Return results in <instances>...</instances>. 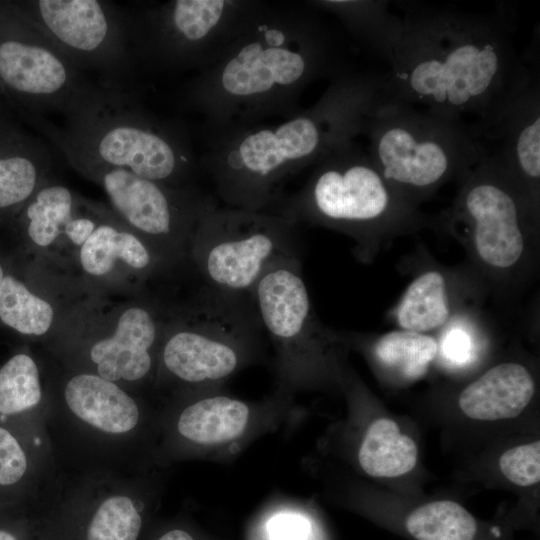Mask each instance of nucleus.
I'll return each mask as SVG.
<instances>
[{"label":"nucleus","mask_w":540,"mask_h":540,"mask_svg":"<svg viewBox=\"0 0 540 540\" xmlns=\"http://www.w3.org/2000/svg\"><path fill=\"white\" fill-rule=\"evenodd\" d=\"M457 184L438 223L465 245L479 278L501 286L525 280L538 254L539 213L489 151Z\"/></svg>","instance_id":"7"},{"label":"nucleus","mask_w":540,"mask_h":540,"mask_svg":"<svg viewBox=\"0 0 540 540\" xmlns=\"http://www.w3.org/2000/svg\"><path fill=\"white\" fill-rule=\"evenodd\" d=\"M362 134L384 178L417 207L446 183L458 182L489 151L463 120L389 97L367 118Z\"/></svg>","instance_id":"6"},{"label":"nucleus","mask_w":540,"mask_h":540,"mask_svg":"<svg viewBox=\"0 0 540 540\" xmlns=\"http://www.w3.org/2000/svg\"><path fill=\"white\" fill-rule=\"evenodd\" d=\"M310 1H257L220 57L185 86L182 100L207 138L300 111L315 81L347 70L341 46Z\"/></svg>","instance_id":"2"},{"label":"nucleus","mask_w":540,"mask_h":540,"mask_svg":"<svg viewBox=\"0 0 540 540\" xmlns=\"http://www.w3.org/2000/svg\"><path fill=\"white\" fill-rule=\"evenodd\" d=\"M26 16L81 70L123 85L137 60L130 17L100 0H37Z\"/></svg>","instance_id":"10"},{"label":"nucleus","mask_w":540,"mask_h":540,"mask_svg":"<svg viewBox=\"0 0 540 540\" xmlns=\"http://www.w3.org/2000/svg\"><path fill=\"white\" fill-rule=\"evenodd\" d=\"M42 397L33 359L18 354L0 369V413L15 414L36 406Z\"/></svg>","instance_id":"28"},{"label":"nucleus","mask_w":540,"mask_h":540,"mask_svg":"<svg viewBox=\"0 0 540 540\" xmlns=\"http://www.w3.org/2000/svg\"><path fill=\"white\" fill-rule=\"evenodd\" d=\"M417 458L414 441L388 418H379L369 426L358 453L361 468L377 478L404 475L415 467Z\"/></svg>","instance_id":"21"},{"label":"nucleus","mask_w":540,"mask_h":540,"mask_svg":"<svg viewBox=\"0 0 540 540\" xmlns=\"http://www.w3.org/2000/svg\"><path fill=\"white\" fill-rule=\"evenodd\" d=\"M439 342L431 334L392 330L371 343V355L381 368L402 381L425 375L439 353Z\"/></svg>","instance_id":"22"},{"label":"nucleus","mask_w":540,"mask_h":540,"mask_svg":"<svg viewBox=\"0 0 540 540\" xmlns=\"http://www.w3.org/2000/svg\"><path fill=\"white\" fill-rule=\"evenodd\" d=\"M51 305L32 294L24 284L4 276L0 286V319L18 332L42 335L53 322Z\"/></svg>","instance_id":"26"},{"label":"nucleus","mask_w":540,"mask_h":540,"mask_svg":"<svg viewBox=\"0 0 540 540\" xmlns=\"http://www.w3.org/2000/svg\"><path fill=\"white\" fill-rule=\"evenodd\" d=\"M268 212L349 236L362 262L393 238L438 224L394 189L354 140L317 162L305 184Z\"/></svg>","instance_id":"4"},{"label":"nucleus","mask_w":540,"mask_h":540,"mask_svg":"<svg viewBox=\"0 0 540 540\" xmlns=\"http://www.w3.org/2000/svg\"><path fill=\"white\" fill-rule=\"evenodd\" d=\"M63 115L62 128L44 131L71 165L123 169L166 185L196 167L185 133L147 112L123 85L90 84Z\"/></svg>","instance_id":"5"},{"label":"nucleus","mask_w":540,"mask_h":540,"mask_svg":"<svg viewBox=\"0 0 540 540\" xmlns=\"http://www.w3.org/2000/svg\"><path fill=\"white\" fill-rule=\"evenodd\" d=\"M249 406L239 399L212 395L187 406L178 418L180 435L200 445H219L239 438L249 422Z\"/></svg>","instance_id":"20"},{"label":"nucleus","mask_w":540,"mask_h":540,"mask_svg":"<svg viewBox=\"0 0 540 540\" xmlns=\"http://www.w3.org/2000/svg\"><path fill=\"white\" fill-rule=\"evenodd\" d=\"M0 79L43 112L64 113L91 84L27 16L22 35L0 42Z\"/></svg>","instance_id":"13"},{"label":"nucleus","mask_w":540,"mask_h":540,"mask_svg":"<svg viewBox=\"0 0 540 540\" xmlns=\"http://www.w3.org/2000/svg\"><path fill=\"white\" fill-rule=\"evenodd\" d=\"M310 3L336 17L359 44L388 62L402 30V17L384 0H319Z\"/></svg>","instance_id":"19"},{"label":"nucleus","mask_w":540,"mask_h":540,"mask_svg":"<svg viewBox=\"0 0 540 540\" xmlns=\"http://www.w3.org/2000/svg\"><path fill=\"white\" fill-rule=\"evenodd\" d=\"M387 98L382 75L347 70L312 106L283 121L207 138L200 165L226 206L269 211L286 180L362 134L367 118Z\"/></svg>","instance_id":"3"},{"label":"nucleus","mask_w":540,"mask_h":540,"mask_svg":"<svg viewBox=\"0 0 540 540\" xmlns=\"http://www.w3.org/2000/svg\"><path fill=\"white\" fill-rule=\"evenodd\" d=\"M74 213V211H73ZM95 222L88 217H72L65 224L63 232L74 244L83 245L95 230Z\"/></svg>","instance_id":"33"},{"label":"nucleus","mask_w":540,"mask_h":540,"mask_svg":"<svg viewBox=\"0 0 540 540\" xmlns=\"http://www.w3.org/2000/svg\"><path fill=\"white\" fill-rule=\"evenodd\" d=\"M159 540H194V539L187 532L180 529H174L165 533L163 536L159 538Z\"/></svg>","instance_id":"34"},{"label":"nucleus","mask_w":540,"mask_h":540,"mask_svg":"<svg viewBox=\"0 0 540 540\" xmlns=\"http://www.w3.org/2000/svg\"><path fill=\"white\" fill-rule=\"evenodd\" d=\"M101 182L116 211L139 232L158 239L192 236L196 223L213 200L139 177L127 170L94 164H72Z\"/></svg>","instance_id":"12"},{"label":"nucleus","mask_w":540,"mask_h":540,"mask_svg":"<svg viewBox=\"0 0 540 540\" xmlns=\"http://www.w3.org/2000/svg\"><path fill=\"white\" fill-rule=\"evenodd\" d=\"M141 523L133 500L114 495L97 508L87 529V540H137Z\"/></svg>","instance_id":"29"},{"label":"nucleus","mask_w":540,"mask_h":540,"mask_svg":"<svg viewBox=\"0 0 540 540\" xmlns=\"http://www.w3.org/2000/svg\"><path fill=\"white\" fill-rule=\"evenodd\" d=\"M498 144L490 154L539 213L540 201V79L534 67L526 88L511 103L491 134Z\"/></svg>","instance_id":"14"},{"label":"nucleus","mask_w":540,"mask_h":540,"mask_svg":"<svg viewBox=\"0 0 540 540\" xmlns=\"http://www.w3.org/2000/svg\"><path fill=\"white\" fill-rule=\"evenodd\" d=\"M298 228L276 213L219 207L213 199L202 211L191 242L210 288L249 297L270 265L299 257Z\"/></svg>","instance_id":"8"},{"label":"nucleus","mask_w":540,"mask_h":540,"mask_svg":"<svg viewBox=\"0 0 540 540\" xmlns=\"http://www.w3.org/2000/svg\"><path fill=\"white\" fill-rule=\"evenodd\" d=\"M406 528L417 540H473L477 524L460 504L441 500L415 509L406 519Z\"/></svg>","instance_id":"24"},{"label":"nucleus","mask_w":540,"mask_h":540,"mask_svg":"<svg viewBox=\"0 0 540 540\" xmlns=\"http://www.w3.org/2000/svg\"><path fill=\"white\" fill-rule=\"evenodd\" d=\"M75 201L71 191L62 185H45L26 209L27 231L39 246H48L63 232L72 217Z\"/></svg>","instance_id":"27"},{"label":"nucleus","mask_w":540,"mask_h":540,"mask_svg":"<svg viewBox=\"0 0 540 540\" xmlns=\"http://www.w3.org/2000/svg\"><path fill=\"white\" fill-rule=\"evenodd\" d=\"M536 391L535 380L526 366L499 363L469 383L458 397L461 411L469 418L496 421L518 416Z\"/></svg>","instance_id":"17"},{"label":"nucleus","mask_w":540,"mask_h":540,"mask_svg":"<svg viewBox=\"0 0 540 540\" xmlns=\"http://www.w3.org/2000/svg\"><path fill=\"white\" fill-rule=\"evenodd\" d=\"M64 397L76 417L105 433H127L139 422V408L134 399L100 376H74L66 384Z\"/></svg>","instance_id":"18"},{"label":"nucleus","mask_w":540,"mask_h":540,"mask_svg":"<svg viewBox=\"0 0 540 540\" xmlns=\"http://www.w3.org/2000/svg\"><path fill=\"white\" fill-rule=\"evenodd\" d=\"M0 540H17L14 535L4 530H0Z\"/></svg>","instance_id":"35"},{"label":"nucleus","mask_w":540,"mask_h":540,"mask_svg":"<svg viewBox=\"0 0 540 540\" xmlns=\"http://www.w3.org/2000/svg\"><path fill=\"white\" fill-rule=\"evenodd\" d=\"M3 278H4V275H3V269H2V267L0 266V286H1V283H2Z\"/></svg>","instance_id":"36"},{"label":"nucleus","mask_w":540,"mask_h":540,"mask_svg":"<svg viewBox=\"0 0 540 540\" xmlns=\"http://www.w3.org/2000/svg\"><path fill=\"white\" fill-rule=\"evenodd\" d=\"M249 299L285 368L295 377L327 360L332 346L341 343L337 331L315 314L299 257L270 265L251 289Z\"/></svg>","instance_id":"11"},{"label":"nucleus","mask_w":540,"mask_h":540,"mask_svg":"<svg viewBox=\"0 0 540 540\" xmlns=\"http://www.w3.org/2000/svg\"><path fill=\"white\" fill-rule=\"evenodd\" d=\"M402 30L382 74L389 98L468 123L490 138L528 85L536 60L513 42L510 10L474 13L405 4Z\"/></svg>","instance_id":"1"},{"label":"nucleus","mask_w":540,"mask_h":540,"mask_svg":"<svg viewBox=\"0 0 540 540\" xmlns=\"http://www.w3.org/2000/svg\"><path fill=\"white\" fill-rule=\"evenodd\" d=\"M472 323L466 312L453 318L445 327L439 344V351L450 362L463 364L472 356L474 337Z\"/></svg>","instance_id":"31"},{"label":"nucleus","mask_w":540,"mask_h":540,"mask_svg":"<svg viewBox=\"0 0 540 540\" xmlns=\"http://www.w3.org/2000/svg\"><path fill=\"white\" fill-rule=\"evenodd\" d=\"M462 275L441 267L421 269L409 282L392 310L398 329L429 334L444 328L453 318L465 312L463 301L471 283Z\"/></svg>","instance_id":"15"},{"label":"nucleus","mask_w":540,"mask_h":540,"mask_svg":"<svg viewBox=\"0 0 540 540\" xmlns=\"http://www.w3.org/2000/svg\"><path fill=\"white\" fill-rule=\"evenodd\" d=\"M158 334L152 313L142 307L127 309L120 316L114 334L95 343L90 351L99 376L117 381H136L152 367L151 349Z\"/></svg>","instance_id":"16"},{"label":"nucleus","mask_w":540,"mask_h":540,"mask_svg":"<svg viewBox=\"0 0 540 540\" xmlns=\"http://www.w3.org/2000/svg\"><path fill=\"white\" fill-rule=\"evenodd\" d=\"M257 1L172 0L130 18L137 60L163 72L212 65L240 30Z\"/></svg>","instance_id":"9"},{"label":"nucleus","mask_w":540,"mask_h":540,"mask_svg":"<svg viewBox=\"0 0 540 540\" xmlns=\"http://www.w3.org/2000/svg\"><path fill=\"white\" fill-rule=\"evenodd\" d=\"M27 457L15 437L0 427V485L20 481L27 471Z\"/></svg>","instance_id":"32"},{"label":"nucleus","mask_w":540,"mask_h":540,"mask_svg":"<svg viewBox=\"0 0 540 540\" xmlns=\"http://www.w3.org/2000/svg\"><path fill=\"white\" fill-rule=\"evenodd\" d=\"M502 474L512 483L527 487L540 480V442L534 441L506 450L499 459Z\"/></svg>","instance_id":"30"},{"label":"nucleus","mask_w":540,"mask_h":540,"mask_svg":"<svg viewBox=\"0 0 540 540\" xmlns=\"http://www.w3.org/2000/svg\"><path fill=\"white\" fill-rule=\"evenodd\" d=\"M117 259L137 270L146 269L152 263L151 252L134 234L119 231L109 224L96 226L81 247L84 270L92 275H104L112 270Z\"/></svg>","instance_id":"23"},{"label":"nucleus","mask_w":540,"mask_h":540,"mask_svg":"<svg viewBox=\"0 0 540 540\" xmlns=\"http://www.w3.org/2000/svg\"><path fill=\"white\" fill-rule=\"evenodd\" d=\"M51 157L48 147L36 142L24 152L0 155V208L22 203L32 196L51 164Z\"/></svg>","instance_id":"25"}]
</instances>
